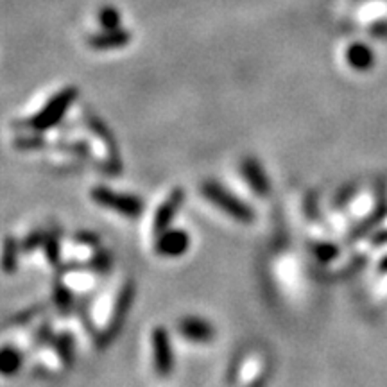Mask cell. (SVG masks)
I'll use <instances>...</instances> for the list:
<instances>
[{
  "instance_id": "obj_1",
  "label": "cell",
  "mask_w": 387,
  "mask_h": 387,
  "mask_svg": "<svg viewBox=\"0 0 387 387\" xmlns=\"http://www.w3.org/2000/svg\"><path fill=\"white\" fill-rule=\"evenodd\" d=\"M200 192L207 197V201H210L214 207L224 212L234 221L242 222V224H251L255 221V210L248 203H244L241 197H237L235 194L226 190L217 181H205L200 187Z\"/></svg>"
},
{
  "instance_id": "obj_2",
  "label": "cell",
  "mask_w": 387,
  "mask_h": 387,
  "mask_svg": "<svg viewBox=\"0 0 387 387\" xmlns=\"http://www.w3.org/2000/svg\"><path fill=\"white\" fill-rule=\"evenodd\" d=\"M136 296V285L133 280H128L124 285L121 287L117 294V300H115V307H113V314L109 317L108 325H106L104 330L99 334L97 337V348L99 350H104L111 344L115 339L121 335L122 328H124L126 320H128V314L133 307V301Z\"/></svg>"
},
{
  "instance_id": "obj_3",
  "label": "cell",
  "mask_w": 387,
  "mask_h": 387,
  "mask_svg": "<svg viewBox=\"0 0 387 387\" xmlns=\"http://www.w3.org/2000/svg\"><path fill=\"white\" fill-rule=\"evenodd\" d=\"M90 196L95 205L117 212V214L124 215L128 219H138L143 214V210H146V203L138 196L124 194V192H115L108 187H94Z\"/></svg>"
},
{
  "instance_id": "obj_4",
  "label": "cell",
  "mask_w": 387,
  "mask_h": 387,
  "mask_svg": "<svg viewBox=\"0 0 387 387\" xmlns=\"http://www.w3.org/2000/svg\"><path fill=\"white\" fill-rule=\"evenodd\" d=\"M77 97V92L74 88H67L61 94L54 95L49 102H47L45 108L42 111L36 113V117L31 119L27 122V128H31L33 131H47V129L54 128L58 122L63 119V115L67 113V109L70 108V104L74 102V99Z\"/></svg>"
},
{
  "instance_id": "obj_5",
  "label": "cell",
  "mask_w": 387,
  "mask_h": 387,
  "mask_svg": "<svg viewBox=\"0 0 387 387\" xmlns=\"http://www.w3.org/2000/svg\"><path fill=\"white\" fill-rule=\"evenodd\" d=\"M153 344V362L154 371L160 378H169L174 371V350L170 344L169 332L163 327H156L151 335Z\"/></svg>"
},
{
  "instance_id": "obj_6",
  "label": "cell",
  "mask_w": 387,
  "mask_h": 387,
  "mask_svg": "<svg viewBox=\"0 0 387 387\" xmlns=\"http://www.w3.org/2000/svg\"><path fill=\"white\" fill-rule=\"evenodd\" d=\"M183 201H185L183 188H180V187L174 188L169 196L165 197V201L160 205L158 210L154 212V217H153V231L154 234L160 235V234H163L165 229L170 228V224H173V221L176 219V215H178V212H180Z\"/></svg>"
},
{
  "instance_id": "obj_7",
  "label": "cell",
  "mask_w": 387,
  "mask_h": 387,
  "mask_svg": "<svg viewBox=\"0 0 387 387\" xmlns=\"http://www.w3.org/2000/svg\"><path fill=\"white\" fill-rule=\"evenodd\" d=\"M190 248V237L183 229H165L163 234H160L154 242V251L160 256H169V258H176V256L185 255Z\"/></svg>"
},
{
  "instance_id": "obj_8",
  "label": "cell",
  "mask_w": 387,
  "mask_h": 387,
  "mask_svg": "<svg viewBox=\"0 0 387 387\" xmlns=\"http://www.w3.org/2000/svg\"><path fill=\"white\" fill-rule=\"evenodd\" d=\"M241 173L242 178L246 180V183L249 185L253 192H255L256 196H269L271 192V181L267 178L266 170H263L262 163L258 160H255L253 156H248V158L242 160L241 163Z\"/></svg>"
},
{
  "instance_id": "obj_9",
  "label": "cell",
  "mask_w": 387,
  "mask_h": 387,
  "mask_svg": "<svg viewBox=\"0 0 387 387\" xmlns=\"http://www.w3.org/2000/svg\"><path fill=\"white\" fill-rule=\"evenodd\" d=\"M178 332L181 337L196 344H205L215 337V328L201 317H183L178 323Z\"/></svg>"
},
{
  "instance_id": "obj_10",
  "label": "cell",
  "mask_w": 387,
  "mask_h": 387,
  "mask_svg": "<svg viewBox=\"0 0 387 387\" xmlns=\"http://www.w3.org/2000/svg\"><path fill=\"white\" fill-rule=\"evenodd\" d=\"M22 251L18 239L13 235H8L2 242V249H0V269L4 271L6 275H13L18 269V255Z\"/></svg>"
},
{
  "instance_id": "obj_11",
  "label": "cell",
  "mask_w": 387,
  "mask_h": 387,
  "mask_svg": "<svg viewBox=\"0 0 387 387\" xmlns=\"http://www.w3.org/2000/svg\"><path fill=\"white\" fill-rule=\"evenodd\" d=\"M43 312H47L45 303H36V305H33V307L23 308V310L13 314V316H9L8 320H4L2 323H0V334L6 330H11V328L26 327V325H29L31 321L36 320L38 316H42Z\"/></svg>"
},
{
  "instance_id": "obj_12",
  "label": "cell",
  "mask_w": 387,
  "mask_h": 387,
  "mask_svg": "<svg viewBox=\"0 0 387 387\" xmlns=\"http://www.w3.org/2000/svg\"><path fill=\"white\" fill-rule=\"evenodd\" d=\"M23 364V355L18 348L2 346L0 348V375L13 376L20 371Z\"/></svg>"
},
{
  "instance_id": "obj_13",
  "label": "cell",
  "mask_w": 387,
  "mask_h": 387,
  "mask_svg": "<svg viewBox=\"0 0 387 387\" xmlns=\"http://www.w3.org/2000/svg\"><path fill=\"white\" fill-rule=\"evenodd\" d=\"M53 346H54V351H56L58 357H60L61 364H63L65 368H72V366H74V357H75L74 337H72L70 334H67V332L58 334L56 337L53 339Z\"/></svg>"
},
{
  "instance_id": "obj_14",
  "label": "cell",
  "mask_w": 387,
  "mask_h": 387,
  "mask_svg": "<svg viewBox=\"0 0 387 387\" xmlns=\"http://www.w3.org/2000/svg\"><path fill=\"white\" fill-rule=\"evenodd\" d=\"M53 303L61 316H68L74 310V294H72V290L67 285L56 282L53 289Z\"/></svg>"
},
{
  "instance_id": "obj_15",
  "label": "cell",
  "mask_w": 387,
  "mask_h": 387,
  "mask_svg": "<svg viewBox=\"0 0 387 387\" xmlns=\"http://www.w3.org/2000/svg\"><path fill=\"white\" fill-rule=\"evenodd\" d=\"M43 251H45L47 260L50 266H60L61 260V234L58 228L47 229V239L43 244Z\"/></svg>"
},
{
  "instance_id": "obj_16",
  "label": "cell",
  "mask_w": 387,
  "mask_h": 387,
  "mask_svg": "<svg viewBox=\"0 0 387 387\" xmlns=\"http://www.w3.org/2000/svg\"><path fill=\"white\" fill-rule=\"evenodd\" d=\"M88 267L95 271V273H99V275H108L113 267L111 253L106 251V249H97L95 255L90 258V262H88Z\"/></svg>"
},
{
  "instance_id": "obj_17",
  "label": "cell",
  "mask_w": 387,
  "mask_h": 387,
  "mask_svg": "<svg viewBox=\"0 0 387 387\" xmlns=\"http://www.w3.org/2000/svg\"><path fill=\"white\" fill-rule=\"evenodd\" d=\"M45 239H47V229L38 228V229H34V231H31L29 235H26V237L20 241V246H22V253H33V251H36L38 248H43V244H45Z\"/></svg>"
},
{
  "instance_id": "obj_18",
  "label": "cell",
  "mask_w": 387,
  "mask_h": 387,
  "mask_svg": "<svg viewBox=\"0 0 387 387\" xmlns=\"http://www.w3.org/2000/svg\"><path fill=\"white\" fill-rule=\"evenodd\" d=\"M53 339H54L53 323H50V320H45L40 327H38V330L34 332L33 344L34 348H43V346H47L49 342H53Z\"/></svg>"
},
{
  "instance_id": "obj_19",
  "label": "cell",
  "mask_w": 387,
  "mask_h": 387,
  "mask_svg": "<svg viewBox=\"0 0 387 387\" xmlns=\"http://www.w3.org/2000/svg\"><path fill=\"white\" fill-rule=\"evenodd\" d=\"M99 22L104 27V31H115L121 29V16H119L117 9L113 8H104L99 13Z\"/></svg>"
},
{
  "instance_id": "obj_20",
  "label": "cell",
  "mask_w": 387,
  "mask_h": 387,
  "mask_svg": "<svg viewBox=\"0 0 387 387\" xmlns=\"http://www.w3.org/2000/svg\"><path fill=\"white\" fill-rule=\"evenodd\" d=\"M74 241L81 246H94V248L99 246V237L88 229H80L77 234H74Z\"/></svg>"
},
{
  "instance_id": "obj_21",
  "label": "cell",
  "mask_w": 387,
  "mask_h": 387,
  "mask_svg": "<svg viewBox=\"0 0 387 387\" xmlns=\"http://www.w3.org/2000/svg\"><path fill=\"white\" fill-rule=\"evenodd\" d=\"M45 146V142L40 138H18L15 140V147L16 149H22V151H34V149H40V147Z\"/></svg>"
}]
</instances>
